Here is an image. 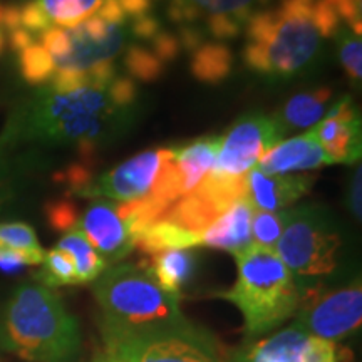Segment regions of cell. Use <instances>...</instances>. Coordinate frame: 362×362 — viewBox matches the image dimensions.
<instances>
[{
    "label": "cell",
    "instance_id": "28",
    "mask_svg": "<svg viewBox=\"0 0 362 362\" xmlns=\"http://www.w3.org/2000/svg\"><path fill=\"white\" fill-rule=\"evenodd\" d=\"M124 66L129 76L143 81V83H153L160 79L165 72V64L158 59L153 51L141 45H131L124 56Z\"/></svg>",
    "mask_w": 362,
    "mask_h": 362
},
{
    "label": "cell",
    "instance_id": "11",
    "mask_svg": "<svg viewBox=\"0 0 362 362\" xmlns=\"http://www.w3.org/2000/svg\"><path fill=\"white\" fill-rule=\"evenodd\" d=\"M351 352L337 342L291 327L240 349L233 362H349Z\"/></svg>",
    "mask_w": 362,
    "mask_h": 362
},
{
    "label": "cell",
    "instance_id": "15",
    "mask_svg": "<svg viewBox=\"0 0 362 362\" xmlns=\"http://www.w3.org/2000/svg\"><path fill=\"white\" fill-rule=\"evenodd\" d=\"M314 175H264L252 168L245 175V198L259 211H284L310 192Z\"/></svg>",
    "mask_w": 362,
    "mask_h": 362
},
{
    "label": "cell",
    "instance_id": "24",
    "mask_svg": "<svg viewBox=\"0 0 362 362\" xmlns=\"http://www.w3.org/2000/svg\"><path fill=\"white\" fill-rule=\"evenodd\" d=\"M17 54H19L21 74L25 79V83L40 86L52 79L54 72H56L54 62L47 51L37 42V39Z\"/></svg>",
    "mask_w": 362,
    "mask_h": 362
},
{
    "label": "cell",
    "instance_id": "21",
    "mask_svg": "<svg viewBox=\"0 0 362 362\" xmlns=\"http://www.w3.org/2000/svg\"><path fill=\"white\" fill-rule=\"evenodd\" d=\"M57 250L67 253L71 257L76 269V279L78 284L96 282L101 277L103 272L107 269L106 260L96 252V248L90 245V242L84 237L81 230L74 228L64 233V237L54 247Z\"/></svg>",
    "mask_w": 362,
    "mask_h": 362
},
{
    "label": "cell",
    "instance_id": "7",
    "mask_svg": "<svg viewBox=\"0 0 362 362\" xmlns=\"http://www.w3.org/2000/svg\"><path fill=\"white\" fill-rule=\"evenodd\" d=\"M361 322L362 288L356 280L334 291H322L320 284L302 291V302L292 325L314 337L339 344L357 332Z\"/></svg>",
    "mask_w": 362,
    "mask_h": 362
},
{
    "label": "cell",
    "instance_id": "34",
    "mask_svg": "<svg viewBox=\"0 0 362 362\" xmlns=\"http://www.w3.org/2000/svg\"><path fill=\"white\" fill-rule=\"evenodd\" d=\"M110 96L116 106L128 110V106L136 103L138 99V86L131 78H115L107 86Z\"/></svg>",
    "mask_w": 362,
    "mask_h": 362
},
{
    "label": "cell",
    "instance_id": "12",
    "mask_svg": "<svg viewBox=\"0 0 362 362\" xmlns=\"http://www.w3.org/2000/svg\"><path fill=\"white\" fill-rule=\"evenodd\" d=\"M76 228L84 233L107 265L126 259L136 248L133 226L123 203L96 200L79 216Z\"/></svg>",
    "mask_w": 362,
    "mask_h": 362
},
{
    "label": "cell",
    "instance_id": "9",
    "mask_svg": "<svg viewBox=\"0 0 362 362\" xmlns=\"http://www.w3.org/2000/svg\"><path fill=\"white\" fill-rule=\"evenodd\" d=\"M282 129L275 116L248 115L240 117L220 136L214 173L225 178H243L255 168L267 151L282 139Z\"/></svg>",
    "mask_w": 362,
    "mask_h": 362
},
{
    "label": "cell",
    "instance_id": "2",
    "mask_svg": "<svg viewBox=\"0 0 362 362\" xmlns=\"http://www.w3.org/2000/svg\"><path fill=\"white\" fill-rule=\"evenodd\" d=\"M94 297L106 351L189 322L180 298L163 291L143 265L121 264L104 270L94 284Z\"/></svg>",
    "mask_w": 362,
    "mask_h": 362
},
{
    "label": "cell",
    "instance_id": "23",
    "mask_svg": "<svg viewBox=\"0 0 362 362\" xmlns=\"http://www.w3.org/2000/svg\"><path fill=\"white\" fill-rule=\"evenodd\" d=\"M51 27H72L83 24L101 7L103 0H34Z\"/></svg>",
    "mask_w": 362,
    "mask_h": 362
},
{
    "label": "cell",
    "instance_id": "3",
    "mask_svg": "<svg viewBox=\"0 0 362 362\" xmlns=\"http://www.w3.org/2000/svg\"><path fill=\"white\" fill-rule=\"evenodd\" d=\"M0 349L27 362H78L79 324L54 288L24 284L0 312Z\"/></svg>",
    "mask_w": 362,
    "mask_h": 362
},
{
    "label": "cell",
    "instance_id": "38",
    "mask_svg": "<svg viewBox=\"0 0 362 362\" xmlns=\"http://www.w3.org/2000/svg\"><path fill=\"white\" fill-rule=\"evenodd\" d=\"M13 197V175L7 161L6 146L0 144V208Z\"/></svg>",
    "mask_w": 362,
    "mask_h": 362
},
{
    "label": "cell",
    "instance_id": "18",
    "mask_svg": "<svg viewBox=\"0 0 362 362\" xmlns=\"http://www.w3.org/2000/svg\"><path fill=\"white\" fill-rule=\"evenodd\" d=\"M220 136H205L175 146V168L180 181V198L193 193L215 168Z\"/></svg>",
    "mask_w": 362,
    "mask_h": 362
},
{
    "label": "cell",
    "instance_id": "37",
    "mask_svg": "<svg viewBox=\"0 0 362 362\" xmlns=\"http://www.w3.org/2000/svg\"><path fill=\"white\" fill-rule=\"evenodd\" d=\"M240 22L230 16L208 17V30L215 39H233L240 34Z\"/></svg>",
    "mask_w": 362,
    "mask_h": 362
},
{
    "label": "cell",
    "instance_id": "44",
    "mask_svg": "<svg viewBox=\"0 0 362 362\" xmlns=\"http://www.w3.org/2000/svg\"><path fill=\"white\" fill-rule=\"evenodd\" d=\"M4 7L0 6V54L4 51V45H6V37H4Z\"/></svg>",
    "mask_w": 362,
    "mask_h": 362
},
{
    "label": "cell",
    "instance_id": "16",
    "mask_svg": "<svg viewBox=\"0 0 362 362\" xmlns=\"http://www.w3.org/2000/svg\"><path fill=\"white\" fill-rule=\"evenodd\" d=\"M324 165H329L327 156L315 134L309 131L275 144L262 156L255 168L264 175H288L291 171L319 170Z\"/></svg>",
    "mask_w": 362,
    "mask_h": 362
},
{
    "label": "cell",
    "instance_id": "31",
    "mask_svg": "<svg viewBox=\"0 0 362 362\" xmlns=\"http://www.w3.org/2000/svg\"><path fill=\"white\" fill-rule=\"evenodd\" d=\"M45 215H47L49 225L59 232H69L78 225V210L71 200H56L47 203L45 206Z\"/></svg>",
    "mask_w": 362,
    "mask_h": 362
},
{
    "label": "cell",
    "instance_id": "39",
    "mask_svg": "<svg viewBox=\"0 0 362 362\" xmlns=\"http://www.w3.org/2000/svg\"><path fill=\"white\" fill-rule=\"evenodd\" d=\"M347 205L352 216L361 221L362 216V168L357 166L349 181V193H347Z\"/></svg>",
    "mask_w": 362,
    "mask_h": 362
},
{
    "label": "cell",
    "instance_id": "29",
    "mask_svg": "<svg viewBox=\"0 0 362 362\" xmlns=\"http://www.w3.org/2000/svg\"><path fill=\"white\" fill-rule=\"evenodd\" d=\"M198 12H208L210 16H230L240 24L247 22L255 6L269 2V0H188Z\"/></svg>",
    "mask_w": 362,
    "mask_h": 362
},
{
    "label": "cell",
    "instance_id": "35",
    "mask_svg": "<svg viewBox=\"0 0 362 362\" xmlns=\"http://www.w3.org/2000/svg\"><path fill=\"white\" fill-rule=\"evenodd\" d=\"M153 40V54L160 59V61L165 64V62H171L178 57V54L181 52V45L180 40L176 35L170 34V33H158Z\"/></svg>",
    "mask_w": 362,
    "mask_h": 362
},
{
    "label": "cell",
    "instance_id": "42",
    "mask_svg": "<svg viewBox=\"0 0 362 362\" xmlns=\"http://www.w3.org/2000/svg\"><path fill=\"white\" fill-rule=\"evenodd\" d=\"M117 4L126 16L136 17V19L146 16L151 8V0H117Z\"/></svg>",
    "mask_w": 362,
    "mask_h": 362
},
{
    "label": "cell",
    "instance_id": "43",
    "mask_svg": "<svg viewBox=\"0 0 362 362\" xmlns=\"http://www.w3.org/2000/svg\"><path fill=\"white\" fill-rule=\"evenodd\" d=\"M180 45L181 49H187V51H194L202 45V34L198 30H194L193 27H183L180 33Z\"/></svg>",
    "mask_w": 362,
    "mask_h": 362
},
{
    "label": "cell",
    "instance_id": "25",
    "mask_svg": "<svg viewBox=\"0 0 362 362\" xmlns=\"http://www.w3.org/2000/svg\"><path fill=\"white\" fill-rule=\"evenodd\" d=\"M0 248L27 253V255L37 259L40 264L45 257V252L40 247L34 228L27 223H22V221L0 223Z\"/></svg>",
    "mask_w": 362,
    "mask_h": 362
},
{
    "label": "cell",
    "instance_id": "4",
    "mask_svg": "<svg viewBox=\"0 0 362 362\" xmlns=\"http://www.w3.org/2000/svg\"><path fill=\"white\" fill-rule=\"evenodd\" d=\"M314 6L315 0H280L277 8L252 13L245 64L262 76L284 79L309 66L322 40L312 19Z\"/></svg>",
    "mask_w": 362,
    "mask_h": 362
},
{
    "label": "cell",
    "instance_id": "26",
    "mask_svg": "<svg viewBox=\"0 0 362 362\" xmlns=\"http://www.w3.org/2000/svg\"><path fill=\"white\" fill-rule=\"evenodd\" d=\"M40 265H42V270L37 274V280L45 287L56 288L64 287V285H78L74 264L67 253L52 248L45 252L44 262Z\"/></svg>",
    "mask_w": 362,
    "mask_h": 362
},
{
    "label": "cell",
    "instance_id": "14",
    "mask_svg": "<svg viewBox=\"0 0 362 362\" xmlns=\"http://www.w3.org/2000/svg\"><path fill=\"white\" fill-rule=\"evenodd\" d=\"M312 133L324 149L329 165H354L361 158V117L349 96L342 98Z\"/></svg>",
    "mask_w": 362,
    "mask_h": 362
},
{
    "label": "cell",
    "instance_id": "32",
    "mask_svg": "<svg viewBox=\"0 0 362 362\" xmlns=\"http://www.w3.org/2000/svg\"><path fill=\"white\" fill-rule=\"evenodd\" d=\"M56 180L59 183L66 185L69 188L71 193H78L83 197V193L89 188V185L93 183V168L89 166V163H74L69 168L56 175Z\"/></svg>",
    "mask_w": 362,
    "mask_h": 362
},
{
    "label": "cell",
    "instance_id": "40",
    "mask_svg": "<svg viewBox=\"0 0 362 362\" xmlns=\"http://www.w3.org/2000/svg\"><path fill=\"white\" fill-rule=\"evenodd\" d=\"M133 34L139 39H153L155 35L160 33V22H158L155 17L149 16H143L138 17L134 21L133 27H131Z\"/></svg>",
    "mask_w": 362,
    "mask_h": 362
},
{
    "label": "cell",
    "instance_id": "19",
    "mask_svg": "<svg viewBox=\"0 0 362 362\" xmlns=\"http://www.w3.org/2000/svg\"><path fill=\"white\" fill-rule=\"evenodd\" d=\"M141 265L146 267L163 291L180 298L183 287L193 277L194 253L192 248H171L149 255Z\"/></svg>",
    "mask_w": 362,
    "mask_h": 362
},
{
    "label": "cell",
    "instance_id": "13",
    "mask_svg": "<svg viewBox=\"0 0 362 362\" xmlns=\"http://www.w3.org/2000/svg\"><path fill=\"white\" fill-rule=\"evenodd\" d=\"M69 51L54 64L56 72L72 71L84 74L90 67L110 62L124 44V24L106 22L94 13L83 24L67 29ZM54 72V74H56Z\"/></svg>",
    "mask_w": 362,
    "mask_h": 362
},
{
    "label": "cell",
    "instance_id": "1",
    "mask_svg": "<svg viewBox=\"0 0 362 362\" xmlns=\"http://www.w3.org/2000/svg\"><path fill=\"white\" fill-rule=\"evenodd\" d=\"M126 110L116 106L110 90L83 86L72 90L45 88L12 116L0 144L19 141L51 146H71L89 163L107 139L119 129Z\"/></svg>",
    "mask_w": 362,
    "mask_h": 362
},
{
    "label": "cell",
    "instance_id": "36",
    "mask_svg": "<svg viewBox=\"0 0 362 362\" xmlns=\"http://www.w3.org/2000/svg\"><path fill=\"white\" fill-rule=\"evenodd\" d=\"M27 265H40V262L27 253L0 248V272L4 274H17Z\"/></svg>",
    "mask_w": 362,
    "mask_h": 362
},
{
    "label": "cell",
    "instance_id": "10",
    "mask_svg": "<svg viewBox=\"0 0 362 362\" xmlns=\"http://www.w3.org/2000/svg\"><path fill=\"white\" fill-rule=\"evenodd\" d=\"M171 158H173V148L146 149L94 180L83 197H104L116 203L146 200Z\"/></svg>",
    "mask_w": 362,
    "mask_h": 362
},
{
    "label": "cell",
    "instance_id": "5",
    "mask_svg": "<svg viewBox=\"0 0 362 362\" xmlns=\"http://www.w3.org/2000/svg\"><path fill=\"white\" fill-rule=\"evenodd\" d=\"M233 257L238 267L237 282L216 297L238 307L247 337L265 336L296 315L302 288L275 250L252 243Z\"/></svg>",
    "mask_w": 362,
    "mask_h": 362
},
{
    "label": "cell",
    "instance_id": "33",
    "mask_svg": "<svg viewBox=\"0 0 362 362\" xmlns=\"http://www.w3.org/2000/svg\"><path fill=\"white\" fill-rule=\"evenodd\" d=\"M312 19H314V24L322 39L334 37L339 33L341 17L337 16L336 8L330 6L329 2H325V0H315Z\"/></svg>",
    "mask_w": 362,
    "mask_h": 362
},
{
    "label": "cell",
    "instance_id": "41",
    "mask_svg": "<svg viewBox=\"0 0 362 362\" xmlns=\"http://www.w3.org/2000/svg\"><path fill=\"white\" fill-rule=\"evenodd\" d=\"M96 16L106 22H115V24H124L126 22V13L119 7L117 0H103Z\"/></svg>",
    "mask_w": 362,
    "mask_h": 362
},
{
    "label": "cell",
    "instance_id": "8",
    "mask_svg": "<svg viewBox=\"0 0 362 362\" xmlns=\"http://www.w3.org/2000/svg\"><path fill=\"white\" fill-rule=\"evenodd\" d=\"M110 352L129 362H233L210 332L192 322L151 334Z\"/></svg>",
    "mask_w": 362,
    "mask_h": 362
},
{
    "label": "cell",
    "instance_id": "30",
    "mask_svg": "<svg viewBox=\"0 0 362 362\" xmlns=\"http://www.w3.org/2000/svg\"><path fill=\"white\" fill-rule=\"evenodd\" d=\"M339 59L344 71L352 81L362 78V40L361 35H356L347 30L339 34Z\"/></svg>",
    "mask_w": 362,
    "mask_h": 362
},
{
    "label": "cell",
    "instance_id": "27",
    "mask_svg": "<svg viewBox=\"0 0 362 362\" xmlns=\"http://www.w3.org/2000/svg\"><path fill=\"white\" fill-rule=\"evenodd\" d=\"M287 223V210L284 211H259L255 210L252 218V242L259 247L275 250L280 235Z\"/></svg>",
    "mask_w": 362,
    "mask_h": 362
},
{
    "label": "cell",
    "instance_id": "22",
    "mask_svg": "<svg viewBox=\"0 0 362 362\" xmlns=\"http://www.w3.org/2000/svg\"><path fill=\"white\" fill-rule=\"evenodd\" d=\"M192 74L205 84H218L230 76L233 67V54L223 44H202L192 57Z\"/></svg>",
    "mask_w": 362,
    "mask_h": 362
},
{
    "label": "cell",
    "instance_id": "20",
    "mask_svg": "<svg viewBox=\"0 0 362 362\" xmlns=\"http://www.w3.org/2000/svg\"><path fill=\"white\" fill-rule=\"evenodd\" d=\"M330 96H332V90L329 88L305 90V93L292 96L285 103L280 116H275L282 133L305 129L319 123L327 110Z\"/></svg>",
    "mask_w": 362,
    "mask_h": 362
},
{
    "label": "cell",
    "instance_id": "17",
    "mask_svg": "<svg viewBox=\"0 0 362 362\" xmlns=\"http://www.w3.org/2000/svg\"><path fill=\"white\" fill-rule=\"evenodd\" d=\"M255 208L247 198L235 202L203 230L200 245L230 252L232 255L247 250L252 245V218Z\"/></svg>",
    "mask_w": 362,
    "mask_h": 362
},
{
    "label": "cell",
    "instance_id": "6",
    "mask_svg": "<svg viewBox=\"0 0 362 362\" xmlns=\"http://www.w3.org/2000/svg\"><path fill=\"white\" fill-rule=\"evenodd\" d=\"M341 245V235L327 216L314 208H296L287 211V223L275 253L305 291L337 269Z\"/></svg>",
    "mask_w": 362,
    "mask_h": 362
}]
</instances>
